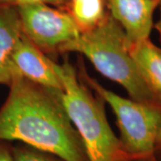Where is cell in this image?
I'll return each mask as SVG.
<instances>
[{"label": "cell", "instance_id": "8fae6325", "mask_svg": "<svg viewBox=\"0 0 161 161\" xmlns=\"http://www.w3.org/2000/svg\"><path fill=\"white\" fill-rule=\"evenodd\" d=\"M13 153L14 161H66L55 154L23 143L13 146Z\"/></svg>", "mask_w": 161, "mask_h": 161}, {"label": "cell", "instance_id": "5b68a950", "mask_svg": "<svg viewBox=\"0 0 161 161\" xmlns=\"http://www.w3.org/2000/svg\"><path fill=\"white\" fill-rule=\"evenodd\" d=\"M23 34L41 51L59 53L79 37L80 31L66 10L47 4L17 7Z\"/></svg>", "mask_w": 161, "mask_h": 161}, {"label": "cell", "instance_id": "7c38bea8", "mask_svg": "<svg viewBox=\"0 0 161 161\" xmlns=\"http://www.w3.org/2000/svg\"><path fill=\"white\" fill-rule=\"evenodd\" d=\"M70 0H0V6H20L34 5V4H47L60 9L66 10Z\"/></svg>", "mask_w": 161, "mask_h": 161}, {"label": "cell", "instance_id": "9a60e30c", "mask_svg": "<svg viewBox=\"0 0 161 161\" xmlns=\"http://www.w3.org/2000/svg\"><path fill=\"white\" fill-rule=\"evenodd\" d=\"M160 18H159V20L157 22V23L154 24V26L153 27H155V29L158 31V35H159V38H160V41H161V2H160Z\"/></svg>", "mask_w": 161, "mask_h": 161}, {"label": "cell", "instance_id": "5bb4252c", "mask_svg": "<svg viewBox=\"0 0 161 161\" xmlns=\"http://www.w3.org/2000/svg\"><path fill=\"white\" fill-rule=\"evenodd\" d=\"M154 157L158 161H161V130L159 133H158V135L157 141H156Z\"/></svg>", "mask_w": 161, "mask_h": 161}, {"label": "cell", "instance_id": "ba28073f", "mask_svg": "<svg viewBox=\"0 0 161 161\" xmlns=\"http://www.w3.org/2000/svg\"><path fill=\"white\" fill-rule=\"evenodd\" d=\"M22 34L17 7L0 6V84L9 86L13 80L12 54Z\"/></svg>", "mask_w": 161, "mask_h": 161}, {"label": "cell", "instance_id": "8992f818", "mask_svg": "<svg viewBox=\"0 0 161 161\" xmlns=\"http://www.w3.org/2000/svg\"><path fill=\"white\" fill-rule=\"evenodd\" d=\"M53 62L23 32L12 54V77H23L42 86L63 92V84L54 70Z\"/></svg>", "mask_w": 161, "mask_h": 161}, {"label": "cell", "instance_id": "7a4b0ae2", "mask_svg": "<svg viewBox=\"0 0 161 161\" xmlns=\"http://www.w3.org/2000/svg\"><path fill=\"white\" fill-rule=\"evenodd\" d=\"M53 67L63 84L62 100L66 113L80 135L89 161H131L119 138L107 119L105 101L88 85L69 60L53 62Z\"/></svg>", "mask_w": 161, "mask_h": 161}, {"label": "cell", "instance_id": "30bf717a", "mask_svg": "<svg viewBox=\"0 0 161 161\" xmlns=\"http://www.w3.org/2000/svg\"><path fill=\"white\" fill-rule=\"evenodd\" d=\"M66 11L80 32L95 28L108 14L106 0H70Z\"/></svg>", "mask_w": 161, "mask_h": 161}, {"label": "cell", "instance_id": "277c9868", "mask_svg": "<svg viewBox=\"0 0 161 161\" xmlns=\"http://www.w3.org/2000/svg\"><path fill=\"white\" fill-rule=\"evenodd\" d=\"M80 79L112 108L120 132L121 145L132 158L154 156L155 144L161 130V104H148L121 97L108 91L87 74L79 63Z\"/></svg>", "mask_w": 161, "mask_h": 161}, {"label": "cell", "instance_id": "2e32d148", "mask_svg": "<svg viewBox=\"0 0 161 161\" xmlns=\"http://www.w3.org/2000/svg\"><path fill=\"white\" fill-rule=\"evenodd\" d=\"M131 161H158L156 159L154 156L151 157H147V158H133Z\"/></svg>", "mask_w": 161, "mask_h": 161}, {"label": "cell", "instance_id": "6da1fadb", "mask_svg": "<svg viewBox=\"0 0 161 161\" xmlns=\"http://www.w3.org/2000/svg\"><path fill=\"white\" fill-rule=\"evenodd\" d=\"M0 108V141H18L66 161H89L66 113L63 92L15 77Z\"/></svg>", "mask_w": 161, "mask_h": 161}, {"label": "cell", "instance_id": "52a82bcc", "mask_svg": "<svg viewBox=\"0 0 161 161\" xmlns=\"http://www.w3.org/2000/svg\"><path fill=\"white\" fill-rule=\"evenodd\" d=\"M161 0H106L108 12L120 24L129 46L150 39L153 14Z\"/></svg>", "mask_w": 161, "mask_h": 161}, {"label": "cell", "instance_id": "4fadbf2b", "mask_svg": "<svg viewBox=\"0 0 161 161\" xmlns=\"http://www.w3.org/2000/svg\"><path fill=\"white\" fill-rule=\"evenodd\" d=\"M0 161H14L13 146L9 142L0 141Z\"/></svg>", "mask_w": 161, "mask_h": 161}, {"label": "cell", "instance_id": "9c48e42d", "mask_svg": "<svg viewBox=\"0 0 161 161\" xmlns=\"http://www.w3.org/2000/svg\"><path fill=\"white\" fill-rule=\"evenodd\" d=\"M129 50L142 80L161 103V48L147 39L130 45Z\"/></svg>", "mask_w": 161, "mask_h": 161}, {"label": "cell", "instance_id": "3957f363", "mask_svg": "<svg viewBox=\"0 0 161 161\" xmlns=\"http://www.w3.org/2000/svg\"><path fill=\"white\" fill-rule=\"evenodd\" d=\"M76 52L85 56L96 70L124 87L130 98L148 104H161L139 73L120 24L109 14L95 28L80 32L61 48L60 54Z\"/></svg>", "mask_w": 161, "mask_h": 161}]
</instances>
